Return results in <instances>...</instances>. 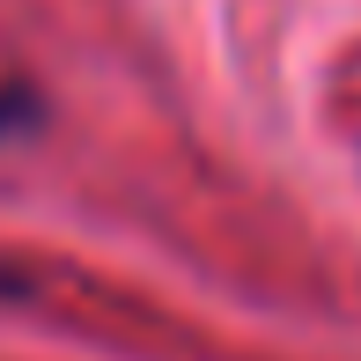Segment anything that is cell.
I'll return each instance as SVG.
<instances>
[{
	"mask_svg": "<svg viewBox=\"0 0 361 361\" xmlns=\"http://www.w3.org/2000/svg\"><path fill=\"white\" fill-rule=\"evenodd\" d=\"M23 126H30V96L23 89H0V140L23 133Z\"/></svg>",
	"mask_w": 361,
	"mask_h": 361,
	"instance_id": "obj_1",
	"label": "cell"
}]
</instances>
